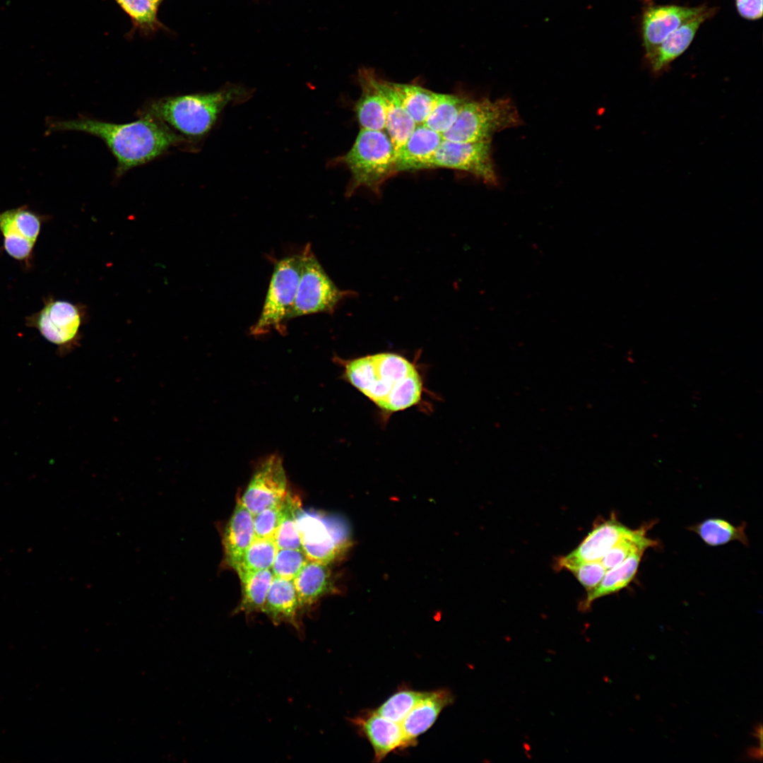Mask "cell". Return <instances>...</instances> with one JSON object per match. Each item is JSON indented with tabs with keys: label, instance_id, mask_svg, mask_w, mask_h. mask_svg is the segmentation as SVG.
Wrapping results in <instances>:
<instances>
[{
	"label": "cell",
	"instance_id": "cell-38",
	"mask_svg": "<svg viewBox=\"0 0 763 763\" xmlns=\"http://www.w3.org/2000/svg\"><path fill=\"white\" fill-rule=\"evenodd\" d=\"M154 1H155V2L157 3V4H160V2H161V1H162V0H154Z\"/></svg>",
	"mask_w": 763,
	"mask_h": 763
},
{
	"label": "cell",
	"instance_id": "cell-14",
	"mask_svg": "<svg viewBox=\"0 0 763 763\" xmlns=\"http://www.w3.org/2000/svg\"><path fill=\"white\" fill-rule=\"evenodd\" d=\"M715 8H705L670 33L649 55L646 57L651 71L659 73L682 54L692 42L699 28L716 13Z\"/></svg>",
	"mask_w": 763,
	"mask_h": 763
},
{
	"label": "cell",
	"instance_id": "cell-8",
	"mask_svg": "<svg viewBox=\"0 0 763 763\" xmlns=\"http://www.w3.org/2000/svg\"><path fill=\"white\" fill-rule=\"evenodd\" d=\"M301 255V272L290 319L314 313H332L350 292L338 289L308 244Z\"/></svg>",
	"mask_w": 763,
	"mask_h": 763
},
{
	"label": "cell",
	"instance_id": "cell-18",
	"mask_svg": "<svg viewBox=\"0 0 763 763\" xmlns=\"http://www.w3.org/2000/svg\"><path fill=\"white\" fill-rule=\"evenodd\" d=\"M300 604L292 580L273 576L261 612L275 625L286 623L300 634Z\"/></svg>",
	"mask_w": 763,
	"mask_h": 763
},
{
	"label": "cell",
	"instance_id": "cell-2",
	"mask_svg": "<svg viewBox=\"0 0 763 763\" xmlns=\"http://www.w3.org/2000/svg\"><path fill=\"white\" fill-rule=\"evenodd\" d=\"M343 377L384 413L417 405L423 382L416 366L394 353H379L350 360L337 359Z\"/></svg>",
	"mask_w": 763,
	"mask_h": 763
},
{
	"label": "cell",
	"instance_id": "cell-17",
	"mask_svg": "<svg viewBox=\"0 0 763 763\" xmlns=\"http://www.w3.org/2000/svg\"><path fill=\"white\" fill-rule=\"evenodd\" d=\"M442 140L441 134L423 124L416 125L407 141L396 151V172L427 170Z\"/></svg>",
	"mask_w": 763,
	"mask_h": 763
},
{
	"label": "cell",
	"instance_id": "cell-26",
	"mask_svg": "<svg viewBox=\"0 0 763 763\" xmlns=\"http://www.w3.org/2000/svg\"><path fill=\"white\" fill-rule=\"evenodd\" d=\"M391 83L416 125L422 124L432 109L437 93L418 85Z\"/></svg>",
	"mask_w": 763,
	"mask_h": 763
},
{
	"label": "cell",
	"instance_id": "cell-9",
	"mask_svg": "<svg viewBox=\"0 0 763 763\" xmlns=\"http://www.w3.org/2000/svg\"><path fill=\"white\" fill-rule=\"evenodd\" d=\"M85 317L83 306L49 297L39 311L26 317L25 324L37 329L64 355L78 344Z\"/></svg>",
	"mask_w": 763,
	"mask_h": 763
},
{
	"label": "cell",
	"instance_id": "cell-1",
	"mask_svg": "<svg viewBox=\"0 0 763 763\" xmlns=\"http://www.w3.org/2000/svg\"><path fill=\"white\" fill-rule=\"evenodd\" d=\"M47 131H76L100 138L117 161L116 176L146 164L172 148L191 147L160 122L146 115L129 123L116 124L88 117L47 121Z\"/></svg>",
	"mask_w": 763,
	"mask_h": 763
},
{
	"label": "cell",
	"instance_id": "cell-33",
	"mask_svg": "<svg viewBox=\"0 0 763 763\" xmlns=\"http://www.w3.org/2000/svg\"><path fill=\"white\" fill-rule=\"evenodd\" d=\"M427 692L401 690L389 697L375 711L379 715L401 723Z\"/></svg>",
	"mask_w": 763,
	"mask_h": 763
},
{
	"label": "cell",
	"instance_id": "cell-16",
	"mask_svg": "<svg viewBox=\"0 0 763 763\" xmlns=\"http://www.w3.org/2000/svg\"><path fill=\"white\" fill-rule=\"evenodd\" d=\"M354 723L371 743L375 762L382 761L397 749L409 747L401 724L375 711L355 718Z\"/></svg>",
	"mask_w": 763,
	"mask_h": 763
},
{
	"label": "cell",
	"instance_id": "cell-15",
	"mask_svg": "<svg viewBox=\"0 0 763 763\" xmlns=\"http://www.w3.org/2000/svg\"><path fill=\"white\" fill-rule=\"evenodd\" d=\"M629 531V528L615 519L598 524L575 550L560 559L559 566L567 569L584 562L601 561L606 552Z\"/></svg>",
	"mask_w": 763,
	"mask_h": 763
},
{
	"label": "cell",
	"instance_id": "cell-6",
	"mask_svg": "<svg viewBox=\"0 0 763 763\" xmlns=\"http://www.w3.org/2000/svg\"><path fill=\"white\" fill-rule=\"evenodd\" d=\"M301 272V255L287 256L274 266L264 306L250 333L263 335L274 329L284 333L290 319Z\"/></svg>",
	"mask_w": 763,
	"mask_h": 763
},
{
	"label": "cell",
	"instance_id": "cell-20",
	"mask_svg": "<svg viewBox=\"0 0 763 763\" xmlns=\"http://www.w3.org/2000/svg\"><path fill=\"white\" fill-rule=\"evenodd\" d=\"M254 539V516L239 499L223 535L225 564L233 569Z\"/></svg>",
	"mask_w": 763,
	"mask_h": 763
},
{
	"label": "cell",
	"instance_id": "cell-36",
	"mask_svg": "<svg viewBox=\"0 0 763 763\" xmlns=\"http://www.w3.org/2000/svg\"><path fill=\"white\" fill-rule=\"evenodd\" d=\"M583 585L587 593L591 591L601 581L607 569L601 561L584 562L567 568Z\"/></svg>",
	"mask_w": 763,
	"mask_h": 763
},
{
	"label": "cell",
	"instance_id": "cell-13",
	"mask_svg": "<svg viewBox=\"0 0 763 763\" xmlns=\"http://www.w3.org/2000/svg\"><path fill=\"white\" fill-rule=\"evenodd\" d=\"M706 6L650 5L641 18V35L645 56L649 55L670 33L700 13Z\"/></svg>",
	"mask_w": 763,
	"mask_h": 763
},
{
	"label": "cell",
	"instance_id": "cell-32",
	"mask_svg": "<svg viewBox=\"0 0 763 763\" xmlns=\"http://www.w3.org/2000/svg\"><path fill=\"white\" fill-rule=\"evenodd\" d=\"M129 15L135 25L146 32L155 31L163 25L158 18L159 4L154 0H114Z\"/></svg>",
	"mask_w": 763,
	"mask_h": 763
},
{
	"label": "cell",
	"instance_id": "cell-27",
	"mask_svg": "<svg viewBox=\"0 0 763 763\" xmlns=\"http://www.w3.org/2000/svg\"><path fill=\"white\" fill-rule=\"evenodd\" d=\"M649 526L636 530L629 529L606 552L601 562L607 570L621 563L631 554L638 550H646L657 545L656 540L646 536Z\"/></svg>",
	"mask_w": 763,
	"mask_h": 763
},
{
	"label": "cell",
	"instance_id": "cell-35",
	"mask_svg": "<svg viewBox=\"0 0 763 763\" xmlns=\"http://www.w3.org/2000/svg\"><path fill=\"white\" fill-rule=\"evenodd\" d=\"M285 506V496L279 502L264 509L254 516L256 538L274 540L280 524Z\"/></svg>",
	"mask_w": 763,
	"mask_h": 763
},
{
	"label": "cell",
	"instance_id": "cell-19",
	"mask_svg": "<svg viewBox=\"0 0 763 763\" xmlns=\"http://www.w3.org/2000/svg\"><path fill=\"white\" fill-rule=\"evenodd\" d=\"M452 701L451 694L446 690L426 692L400 723L409 746L432 727L442 711Z\"/></svg>",
	"mask_w": 763,
	"mask_h": 763
},
{
	"label": "cell",
	"instance_id": "cell-25",
	"mask_svg": "<svg viewBox=\"0 0 763 763\" xmlns=\"http://www.w3.org/2000/svg\"><path fill=\"white\" fill-rule=\"evenodd\" d=\"M237 574L241 582L242 598L234 613L249 615L261 612L273 578L271 569L239 571Z\"/></svg>",
	"mask_w": 763,
	"mask_h": 763
},
{
	"label": "cell",
	"instance_id": "cell-37",
	"mask_svg": "<svg viewBox=\"0 0 763 763\" xmlns=\"http://www.w3.org/2000/svg\"><path fill=\"white\" fill-rule=\"evenodd\" d=\"M738 14L748 20H759L763 14V0H735Z\"/></svg>",
	"mask_w": 763,
	"mask_h": 763
},
{
	"label": "cell",
	"instance_id": "cell-23",
	"mask_svg": "<svg viewBox=\"0 0 763 763\" xmlns=\"http://www.w3.org/2000/svg\"><path fill=\"white\" fill-rule=\"evenodd\" d=\"M292 581L301 611L334 590L328 564L317 561L308 560Z\"/></svg>",
	"mask_w": 763,
	"mask_h": 763
},
{
	"label": "cell",
	"instance_id": "cell-4",
	"mask_svg": "<svg viewBox=\"0 0 763 763\" xmlns=\"http://www.w3.org/2000/svg\"><path fill=\"white\" fill-rule=\"evenodd\" d=\"M333 163L343 164L350 171L346 196L360 187L379 195L384 183L397 174L396 150L383 131L360 129L350 149Z\"/></svg>",
	"mask_w": 763,
	"mask_h": 763
},
{
	"label": "cell",
	"instance_id": "cell-7",
	"mask_svg": "<svg viewBox=\"0 0 763 763\" xmlns=\"http://www.w3.org/2000/svg\"><path fill=\"white\" fill-rule=\"evenodd\" d=\"M297 523L302 549L309 560L329 564L350 545L349 527L339 516L300 507Z\"/></svg>",
	"mask_w": 763,
	"mask_h": 763
},
{
	"label": "cell",
	"instance_id": "cell-30",
	"mask_svg": "<svg viewBox=\"0 0 763 763\" xmlns=\"http://www.w3.org/2000/svg\"><path fill=\"white\" fill-rule=\"evenodd\" d=\"M301 502L288 490L285 495V506L280 524L274 538L278 549L301 550L302 544L297 523V512Z\"/></svg>",
	"mask_w": 763,
	"mask_h": 763
},
{
	"label": "cell",
	"instance_id": "cell-34",
	"mask_svg": "<svg viewBox=\"0 0 763 763\" xmlns=\"http://www.w3.org/2000/svg\"><path fill=\"white\" fill-rule=\"evenodd\" d=\"M308 560L301 550L277 549L271 569L273 576L293 580Z\"/></svg>",
	"mask_w": 763,
	"mask_h": 763
},
{
	"label": "cell",
	"instance_id": "cell-22",
	"mask_svg": "<svg viewBox=\"0 0 763 763\" xmlns=\"http://www.w3.org/2000/svg\"><path fill=\"white\" fill-rule=\"evenodd\" d=\"M374 83L385 103V130L396 151L411 135L416 124L403 107L391 82L383 80L375 74Z\"/></svg>",
	"mask_w": 763,
	"mask_h": 763
},
{
	"label": "cell",
	"instance_id": "cell-12",
	"mask_svg": "<svg viewBox=\"0 0 763 763\" xmlns=\"http://www.w3.org/2000/svg\"><path fill=\"white\" fill-rule=\"evenodd\" d=\"M288 490L282 459L271 454L257 465L239 500L255 516L281 501Z\"/></svg>",
	"mask_w": 763,
	"mask_h": 763
},
{
	"label": "cell",
	"instance_id": "cell-5",
	"mask_svg": "<svg viewBox=\"0 0 763 763\" xmlns=\"http://www.w3.org/2000/svg\"><path fill=\"white\" fill-rule=\"evenodd\" d=\"M521 123L519 112L509 98L467 99L454 124L442 136L456 142H491L496 133Z\"/></svg>",
	"mask_w": 763,
	"mask_h": 763
},
{
	"label": "cell",
	"instance_id": "cell-24",
	"mask_svg": "<svg viewBox=\"0 0 763 763\" xmlns=\"http://www.w3.org/2000/svg\"><path fill=\"white\" fill-rule=\"evenodd\" d=\"M645 550H638L617 565L608 569L600 583L580 603L579 609L586 611L596 599L616 593L625 588L634 579Z\"/></svg>",
	"mask_w": 763,
	"mask_h": 763
},
{
	"label": "cell",
	"instance_id": "cell-3",
	"mask_svg": "<svg viewBox=\"0 0 763 763\" xmlns=\"http://www.w3.org/2000/svg\"><path fill=\"white\" fill-rule=\"evenodd\" d=\"M251 90L237 84H227L209 92L171 95L153 99L139 115L146 114L160 122L185 139L191 147L202 141L227 105L247 100Z\"/></svg>",
	"mask_w": 763,
	"mask_h": 763
},
{
	"label": "cell",
	"instance_id": "cell-10",
	"mask_svg": "<svg viewBox=\"0 0 763 763\" xmlns=\"http://www.w3.org/2000/svg\"><path fill=\"white\" fill-rule=\"evenodd\" d=\"M439 167L468 172L487 185L498 184L491 142H456L443 139L428 165V169Z\"/></svg>",
	"mask_w": 763,
	"mask_h": 763
},
{
	"label": "cell",
	"instance_id": "cell-11",
	"mask_svg": "<svg viewBox=\"0 0 763 763\" xmlns=\"http://www.w3.org/2000/svg\"><path fill=\"white\" fill-rule=\"evenodd\" d=\"M45 220L27 206L0 212V232L7 254L28 266Z\"/></svg>",
	"mask_w": 763,
	"mask_h": 763
},
{
	"label": "cell",
	"instance_id": "cell-28",
	"mask_svg": "<svg viewBox=\"0 0 763 763\" xmlns=\"http://www.w3.org/2000/svg\"><path fill=\"white\" fill-rule=\"evenodd\" d=\"M467 99L458 95L437 93L432 109L422 124L442 134L454 124Z\"/></svg>",
	"mask_w": 763,
	"mask_h": 763
},
{
	"label": "cell",
	"instance_id": "cell-31",
	"mask_svg": "<svg viewBox=\"0 0 763 763\" xmlns=\"http://www.w3.org/2000/svg\"><path fill=\"white\" fill-rule=\"evenodd\" d=\"M277 549L274 540L255 538L233 569L237 572L271 569Z\"/></svg>",
	"mask_w": 763,
	"mask_h": 763
},
{
	"label": "cell",
	"instance_id": "cell-21",
	"mask_svg": "<svg viewBox=\"0 0 763 763\" xmlns=\"http://www.w3.org/2000/svg\"><path fill=\"white\" fill-rule=\"evenodd\" d=\"M375 73L369 69H361L358 82L361 94L356 101L355 110L361 129L383 131L386 127V107L384 99L374 83Z\"/></svg>",
	"mask_w": 763,
	"mask_h": 763
},
{
	"label": "cell",
	"instance_id": "cell-29",
	"mask_svg": "<svg viewBox=\"0 0 763 763\" xmlns=\"http://www.w3.org/2000/svg\"><path fill=\"white\" fill-rule=\"evenodd\" d=\"M745 526H735L720 519H709L693 526L690 530L697 533L706 544L710 545H720L733 540H738L746 545L748 541L745 533Z\"/></svg>",
	"mask_w": 763,
	"mask_h": 763
}]
</instances>
